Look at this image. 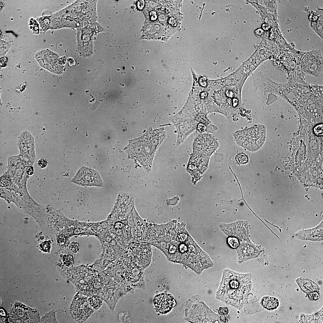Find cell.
Listing matches in <instances>:
<instances>
[{
	"instance_id": "cell-1",
	"label": "cell",
	"mask_w": 323,
	"mask_h": 323,
	"mask_svg": "<svg viewBox=\"0 0 323 323\" xmlns=\"http://www.w3.org/2000/svg\"><path fill=\"white\" fill-rule=\"evenodd\" d=\"M185 223L173 220L166 223H150L146 240L163 253L169 261L183 264L197 274L213 266L209 256L190 235Z\"/></svg>"
},
{
	"instance_id": "cell-2",
	"label": "cell",
	"mask_w": 323,
	"mask_h": 323,
	"mask_svg": "<svg viewBox=\"0 0 323 323\" xmlns=\"http://www.w3.org/2000/svg\"><path fill=\"white\" fill-rule=\"evenodd\" d=\"M250 273H240L226 269L223 271L217 298L239 309L247 303L252 288Z\"/></svg>"
},
{
	"instance_id": "cell-3",
	"label": "cell",
	"mask_w": 323,
	"mask_h": 323,
	"mask_svg": "<svg viewBox=\"0 0 323 323\" xmlns=\"http://www.w3.org/2000/svg\"><path fill=\"white\" fill-rule=\"evenodd\" d=\"M97 0H77L51 16L54 29H76L97 22Z\"/></svg>"
},
{
	"instance_id": "cell-4",
	"label": "cell",
	"mask_w": 323,
	"mask_h": 323,
	"mask_svg": "<svg viewBox=\"0 0 323 323\" xmlns=\"http://www.w3.org/2000/svg\"><path fill=\"white\" fill-rule=\"evenodd\" d=\"M219 144L211 134L200 133L194 139L193 152L187 168L192 171H201L207 167L210 156L217 148Z\"/></svg>"
},
{
	"instance_id": "cell-5",
	"label": "cell",
	"mask_w": 323,
	"mask_h": 323,
	"mask_svg": "<svg viewBox=\"0 0 323 323\" xmlns=\"http://www.w3.org/2000/svg\"><path fill=\"white\" fill-rule=\"evenodd\" d=\"M266 127L256 124L250 127L239 130L233 134L237 145L251 152L257 151L263 145L266 138Z\"/></svg>"
},
{
	"instance_id": "cell-6",
	"label": "cell",
	"mask_w": 323,
	"mask_h": 323,
	"mask_svg": "<svg viewBox=\"0 0 323 323\" xmlns=\"http://www.w3.org/2000/svg\"><path fill=\"white\" fill-rule=\"evenodd\" d=\"M77 29V49L79 55L84 58L90 57L94 50L95 36L104 29L97 22L85 24Z\"/></svg>"
},
{
	"instance_id": "cell-7",
	"label": "cell",
	"mask_w": 323,
	"mask_h": 323,
	"mask_svg": "<svg viewBox=\"0 0 323 323\" xmlns=\"http://www.w3.org/2000/svg\"><path fill=\"white\" fill-rule=\"evenodd\" d=\"M151 245L146 241H133L129 244L126 250L130 255L133 263L139 268H144L149 265L151 261Z\"/></svg>"
},
{
	"instance_id": "cell-8",
	"label": "cell",
	"mask_w": 323,
	"mask_h": 323,
	"mask_svg": "<svg viewBox=\"0 0 323 323\" xmlns=\"http://www.w3.org/2000/svg\"><path fill=\"white\" fill-rule=\"evenodd\" d=\"M71 182L83 186L100 187L103 185L99 173L96 170L85 167L78 170Z\"/></svg>"
},
{
	"instance_id": "cell-9",
	"label": "cell",
	"mask_w": 323,
	"mask_h": 323,
	"mask_svg": "<svg viewBox=\"0 0 323 323\" xmlns=\"http://www.w3.org/2000/svg\"><path fill=\"white\" fill-rule=\"evenodd\" d=\"M222 231L229 236L237 238L241 242H252L250 239L249 226L247 221L239 220L220 225Z\"/></svg>"
},
{
	"instance_id": "cell-10",
	"label": "cell",
	"mask_w": 323,
	"mask_h": 323,
	"mask_svg": "<svg viewBox=\"0 0 323 323\" xmlns=\"http://www.w3.org/2000/svg\"><path fill=\"white\" fill-rule=\"evenodd\" d=\"M94 310L87 298L81 295L75 296L70 308L73 318L80 322L87 319L93 313Z\"/></svg>"
},
{
	"instance_id": "cell-11",
	"label": "cell",
	"mask_w": 323,
	"mask_h": 323,
	"mask_svg": "<svg viewBox=\"0 0 323 323\" xmlns=\"http://www.w3.org/2000/svg\"><path fill=\"white\" fill-rule=\"evenodd\" d=\"M171 121L177 130V146L182 144L187 137L196 129L198 124L195 121L187 119L173 118Z\"/></svg>"
},
{
	"instance_id": "cell-12",
	"label": "cell",
	"mask_w": 323,
	"mask_h": 323,
	"mask_svg": "<svg viewBox=\"0 0 323 323\" xmlns=\"http://www.w3.org/2000/svg\"><path fill=\"white\" fill-rule=\"evenodd\" d=\"M35 57L42 67L51 72L57 74V69L62 70L63 67L58 63V56L52 51H42L37 53Z\"/></svg>"
},
{
	"instance_id": "cell-13",
	"label": "cell",
	"mask_w": 323,
	"mask_h": 323,
	"mask_svg": "<svg viewBox=\"0 0 323 323\" xmlns=\"http://www.w3.org/2000/svg\"><path fill=\"white\" fill-rule=\"evenodd\" d=\"M238 262L242 263L249 259L256 258L262 252L259 246L252 242H242L237 248Z\"/></svg>"
},
{
	"instance_id": "cell-14",
	"label": "cell",
	"mask_w": 323,
	"mask_h": 323,
	"mask_svg": "<svg viewBox=\"0 0 323 323\" xmlns=\"http://www.w3.org/2000/svg\"><path fill=\"white\" fill-rule=\"evenodd\" d=\"M315 51H312L307 52L302 60L301 67L302 69L308 73L312 74L319 70L322 68V57L319 58V54H315Z\"/></svg>"
},
{
	"instance_id": "cell-15",
	"label": "cell",
	"mask_w": 323,
	"mask_h": 323,
	"mask_svg": "<svg viewBox=\"0 0 323 323\" xmlns=\"http://www.w3.org/2000/svg\"><path fill=\"white\" fill-rule=\"evenodd\" d=\"M153 303L156 309L162 314L168 313L176 304L173 296L166 293H161L155 296Z\"/></svg>"
},
{
	"instance_id": "cell-16",
	"label": "cell",
	"mask_w": 323,
	"mask_h": 323,
	"mask_svg": "<svg viewBox=\"0 0 323 323\" xmlns=\"http://www.w3.org/2000/svg\"><path fill=\"white\" fill-rule=\"evenodd\" d=\"M323 221L316 226L307 229H302L296 233L295 237L302 240L319 241L323 240Z\"/></svg>"
},
{
	"instance_id": "cell-17",
	"label": "cell",
	"mask_w": 323,
	"mask_h": 323,
	"mask_svg": "<svg viewBox=\"0 0 323 323\" xmlns=\"http://www.w3.org/2000/svg\"><path fill=\"white\" fill-rule=\"evenodd\" d=\"M261 304L263 306L269 310L275 309L278 306V300L273 297L265 296L261 300Z\"/></svg>"
},
{
	"instance_id": "cell-18",
	"label": "cell",
	"mask_w": 323,
	"mask_h": 323,
	"mask_svg": "<svg viewBox=\"0 0 323 323\" xmlns=\"http://www.w3.org/2000/svg\"><path fill=\"white\" fill-rule=\"evenodd\" d=\"M88 301L90 305L95 310L99 309L103 303L102 298L97 295H94L89 298Z\"/></svg>"
},
{
	"instance_id": "cell-19",
	"label": "cell",
	"mask_w": 323,
	"mask_h": 323,
	"mask_svg": "<svg viewBox=\"0 0 323 323\" xmlns=\"http://www.w3.org/2000/svg\"><path fill=\"white\" fill-rule=\"evenodd\" d=\"M40 19L41 26L44 30L50 28L51 16H47Z\"/></svg>"
},
{
	"instance_id": "cell-20",
	"label": "cell",
	"mask_w": 323,
	"mask_h": 323,
	"mask_svg": "<svg viewBox=\"0 0 323 323\" xmlns=\"http://www.w3.org/2000/svg\"><path fill=\"white\" fill-rule=\"evenodd\" d=\"M235 160L237 163L240 164H246L249 162L248 156L243 153H240L237 154L235 156Z\"/></svg>"
},
{
	"instance_id": "cell-21",
	"label": "cell",
	"mask_w": 323,
	"mask_h": 323,
	"mask_svg": "<svg viewBox=\"0 0 323 323\" xmlns=\"http://www.w3.org/2000/svg\"><path fill=\"white\" fill-rule=\"evenodd\" d=\"M227 242L229 246L233 249L237 248L239 245V240L234 237L230 236L227 239Z\"/></svg>"
},
{
	"instance_id": "cell-22",
	"label": "cell",
	"mask_w": 323,
	"mask_h": 323,
	"mask_svg": "<svg viewBox=\"0 0 323 323\" xmlns=\"http://www.w3.org/2000/svg\"><path fill=\"white\" fill-rule=\"evenodd\" d=\"M63 260L64 263L67 266H70L73 263V258L69 255H65L63 257Z\"/></svg>"
},
{
	"instance_id": "cell-23",
	"label": "cell",
	"mask_w": 323,
	"mask_h": 323,
	"mask_svg": "<svg viewBox=\"0 0 323 323\" xmlns=\"http://www.w3.org/2000/svg\"><path fill=\"white\" fill-rule=\"evenodd\" d=\"M30 25L32 27V29L33 32L35 33H39V25L36 21L33 19L30 21Z\"/></svg>"
},
{
	"instance_id": "cell-24",
	"label": "cell",
	"mask_w": 323,
	"mask_h": 323,
	"mask_svg": "<svg viewBox=\"0 0 323 323\" xmlns=\"http://www.w3.org/2000/svg\"><path fill=\"white\" fill-rule=\"evenodd\" d=\"M10 180L8 177L7 176H3L1 178L0 184L1 187H6L9 185Z\"/></svg>"
},
{
	"instance_id": "cell-25",
	"label": "cell",
	"mask_w": 323,
	"mask_h": 323,
	"mask_svg": "<svg viewBox=\"0 0 323 323\" xmlns=\"http://www.w3.org/2000/svg\"><path fill=\"white\" fill-rule=\"evenodd\" d=\"M40 247L43 251L48 252L51 248L50 244L48 241H45L40 244Z\"/></svg>"
},
{
	"instance_id": "cell-26",
	"label": "cell",
	"mask_w": 323,
	"mask_h": 323,
	"mask_svg": "<svg viewBox=\"0 0 323 323\" xmlns=\"http://www.w3.org/2000/svg\"><path fill=\"white\" fill-rule=\"evenodd\" d=\"M314 131L315 134L317 136L322 135L323 132V124H321L316 126L314 129Z\"/></svg>"
},
{
	"instance_id": "cell-27",
	"label": "cell",
	"mask_w": 323,
	"mask_h": 323,
	"mask_svg": "<svg viewBox=\"0 0 323 323\" xmlns=\"http://www.w3.org/2000/svg\"><path fill=\"white\" fill-rule=\"evenodd\" d=\"M70 248L73 252L76 253L79 250L80 245L77 242H72L70 244Z\"/></svg>"
},
{
	"instance_id": "cell-28",
	"label": "cell",
	"mask_w": 323,
	"mask_h": 323,
	"mask_svg": "<svg viewBox=\"0 0 323 323\" xmlns=\"http://www.w3.org/2000/svg\"><path fill=\"white\" fill-rule=\"evenodd\" d=\"M196 129L199 133H203L206 130V127L202 124L198 123L196 126Z\"/></svg>"
},
{
	"instance_id": "cell-29",
	"label": "cell",
	"mask_w": 323,
	"mask_h": 323,
	"mask_svg": "<svg viewBox=\"0 0 323 323\" xmlns=\"http://www.w3.org/2000/svg\"><path fill=\"white\" fill-rule=\"evenodd\" d=\"M37 163L38 165L41 168H43L47 166L48 162L47 159H45L42 158L39 159Z\"/></svg>"
},
{
	"instance_id": "cell-30",
	"label": "cell",
	"mask_w": 323,
	"mask_h": 323,
	"mask_svg": "<svg viewBox=\"0 0 323 323\" xmlns=\"http://www.w3.org/2000/svg\"><path fill=\"white\" fill-rule=\"evenodd\" d=\"M309 297L312 300H316L318 299L319 297V294L316 292H313L309 294Z\"/></svg>"
},
{
	"instance_id": "cell-31",
	"label": "cell",
	"mask_w": 323,
	"mask_h": 323,
	"mask_svg": "<svg viewBox=\"0 0 323 323\" xmlns=\"http://www.w3.org/2000/svg\"><path fill=\"white\" fill-rule=\"evenodd\" d=\"M65 237L63 235H60L59 236L58 238V242L59 244H63L65 243Z\"/></svg>"
},
{
	"instance_id": "cell-32",
	"label": "cell",
	"mask_w": 323,
	"mask_h": 323,
	"mask_svg": "<svg viewBox=\"0 0 323 323\" xmlns=\"http://www.w3.org/2000/svg\"><path fill=\"white\" fill-rule=\"evenodd\" d=\"M7 61V58L5 57H1L0 58V65L4 67L6 65V64Z\"/></svg>"
},
{
	"instance_id": "cell-33",
	"label": "cell",
	"mask_w": 323,
	"mask_h": 323,
	"mask_svg": "<svg viewBox=\"0 0 323 323\" xmlns=\"http://www.w3.org/2000/svg\"><path fill=\"white\" fill-rule=\"evenodd\" d=\"M27 173L29 175H31L33 174L34 169L32 166L28 167L26 170Z\"/></svg>"
},
{
	"instance_id": "cell-34",
	"label": "cell",
	"mask_w": 323,
	"mask_h": 323,
	"mask_svg": "<svg viewBox=\"0 0 323 323\" xmlns=\"http://www.w3.org/2000/svg\"><path fill=\"white\" fill-rule=\"evenodd\" d=\"M144 1H140L138 2V6L139 9H141L144 7Z\"/></svg>"
},
{
	"instance_id": "cell-35",
	"label": "cell",
	"mask_w": 323,
	"mask_h": 323,
	"mask_svg": "<svg viewBox=\"0 0 323 323\" xmlns=\"http://www.w3.org/2000/svg\"><path fill=\"white\" fill-rule=\"evenodd\" d=\"M68 61L70 65L72 66L75 64L74 60L72 58H69L68 59Z\"/></svg>"
},
{
	"instance_id": "cell-36",
	"label": "cell",
	"mask_w": 323,
	"mask_h": 323,
	"mask_svg": "<svg viewBox=\"0 0 323 323\" xmlns=\"http://www.w3.org/2000/svg\"><path fill=\"white\" fill-rule=\"evenodd\" d=\"M232 105L233 107H235L238 103V100L236 98H234L232 100Z\"/></svg>"
},
{
	"instance_id": "cell-37",
	"label": "cell",
	"mask_w": 323,
	"mask_h": 323,
	"mask_svg": "<svg viewBox=\"0 0 323 323\" xmlns=\"http://www.w3.org/2000/svg\"><path fill=\"white\" fill-rule=\"evenodd\" d=\"M226 94L227 96L230 97H232L233 95V92L231 91H227L226 92Z\"/></svg>"
},
{
	"instance_id": "cell-38",
	"label": "cell",
	"mask_w": 323,
	"mask_h": 323,
	"mask_svg": "<svg viewBox=\"0 0 323 323\" xmlns=\"http://www.w3.org/2000/svg\"><path fill=\"white\" fill-rule=\"evenodd\" d=\"M207 95V94L206 92H202L200 96L202 98H205Z\"/></svg>"
}]
</instances>
